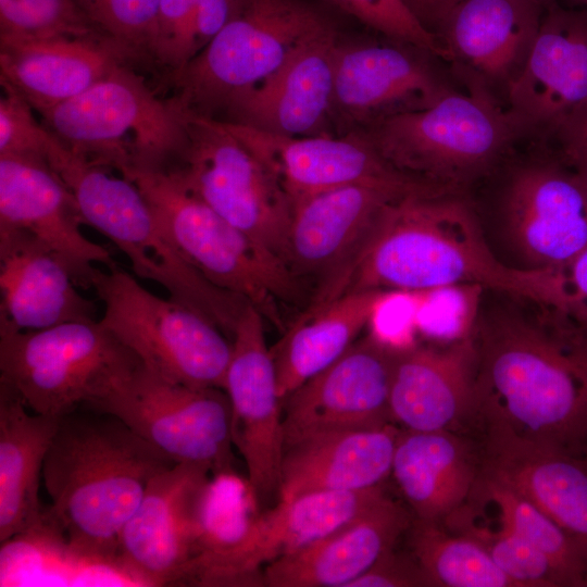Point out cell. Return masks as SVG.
I'll return each instance as SVG.
<instances>
[{
	"mask_svg": "<svg viewBox=\"0 0 587 587\" xmlns=\"http://www.w3.org/2000/svg\"><path fill=\"white\" fill-rule=\"evenodd\" d=\"M478 285L566 314L563 271L515 268L498 261L461 192L407 195L391 202L357 255L315 294L321 309L363 290L424 292Z\"/></svg>",
	"mask_w": 587,
	"mask_h": 587,
	"instance_id": "6da1fadb",
	"label": "cell"
},
{
	"mask_svg": "<svg viewBox=\"0 0 587 587\" xmlns=\"http://www.w3.org/2000/svg\"><path fill=\"white\" fill-rule=\"evenodd\" d=\"M477 320L475 415L534 442L587 457V352L550 309Z\"/></svg>",
	"mask_w": 587,
	"mask_h": 587,
	"instance_id": "7a4b0ae2",
	"label": "cell"
},
{
	"mask_svg": "<svg viewBox=\"0 0 587 587\" xmlns=\"http://www.w3.org/2000/svg\"><path fill=\"white\" fill-rule=\"evenodd\" d=\"M175 463L113 414L79 408L62 416L42 479L47 516L68 552L116 563L123 527L151 480Z\"/></svg>",
	"mask_w": 587,
	"mask_h": 587,
	"instance_id": "3957f363",
	"label": "cell"
},
{
	"mask_svg": "<svg viewBox=\"0 0 587 587\" xmlns=\"http://www.w3.org/2000/svg\"><path fill=\"white\" fill-rule=\"evenodd\" d=\"M46 161L73 193L85 224L128 258L137 277L162 286L171 299L202 314L232 338L249 302L210 283L180 254L134 182L70 149L53 134Z\"/></svg>",
	"mask_w": 587,
	"mask_h": 587,
	"instance_id": "277c9868",
	"label": "cell"
},
{
	"mask_svg": "<svg viewBox=\"0 0 587 587\" xmlns=\"http://www.w3.org/2000/svg\"><path fill=\"white\" fill-rule=\"evenodd\" d=\"M433 105L386 118L363 132L396 168L461 192L503 161L523 130L496 96L464 84Z\"/></svg>",
	"mask_w": 587,
	"mask_h": 587,
	"instance_id": "5b68a950",
	"label": "cell"
},
{
	"mask_svg": "<svg viewBox=\"0 0 587 587\" xmlns=\"http://www.w3.org/2000/svg\"><path fill=\"white\" fill-rule=\"evenodd\" d=\"M315 0H235L211 42L164 77L165 100L184 115L222 120L228 108L271 76L309 35L336 17Z\"/></svg>",
	"mask_w": 587,
	"mask_h": 587,
	"instance_id": "8992f818",
	"label": "cell"
},
{
	"mask_svg": "<svg viewBox=\"0 0 587 587\" xmlns=\"http://www.w3.org/2000/svg\"><path fill=\"white\" fill-rule=\"evenodd\" d=\"M70 149L122 173L164 170L183 151L186 117L128 64L41 116Z\"/></svg>",
	"mask_w": 587,
	"mask_h": 587,
	"instance_id": "52a82bcc",
	"label": "cell"
},
{
	"mask_svg": "<svg viewBox=\"0 0 587 587\" xmlns=\"http://www.w3.org/2000/svg\"><path fill=\"white\" fill-rule=\"evenodd\" d=\"M134 182L180 254L210 283L253 304L280 326L278 304L300 296V280L163 170L129 167Z\"/></svg>",
	"mask_w": 587,
	"mask_h": 587,
	"instance_id": "ba28073f",
	"label": "cell"
},
{
	"mask_svg": "<svg viewBox=\"0 0 587 587\" xmlns=\"http://www.w3.org/2000/svg\"><path fill=\"white\" fill-rule=\"evenodd\" d=\"M141 364L99 320L0 328V382L37 414L62 417L99 400Z\"/></svg>",
	"mask_w": 587,
	"mask_h": 587,
	"instance_id": "9c48e42d",
	"label": "cell"
},
{
	"mask_svg": "<svg viewBox=\"0 0 587 587\" xmlns=\"http://www.w3.org/2000/svg\"><path fill=\"white\" fill-rule=\"evenodd\" d=\"M91 288L103 303L99 322L146 367L189 387L224 388L233 346L214 323L152 294L117 265L97 267Z\"/></svg>",
	"mask_w": 587,
	"mask_h": 587,
	"instance_id": "30bf717a",
	"label": "cell"
},
{
	"mask_svg": "<svg viewBox=\"0 0 587 587\" xmlns=\"http://www.w3.org/2000/svg\"><path fill=\"white\" fill-rule=\"evenodd\" d=\"M185 117L186 145L163 171L286 266L292 204L275 175L221 121Z\"/></svg>",
	"mask_w": 587,
	"mask_h": 587,
	"instance_id": "8fae6325",
	"label": "cell"
},
{
	"mask_svg": "<svg viewBox=\"0 0 587 587\" xmlns=\"http://www.w3.org/2000/svg\"><path fill=\"white\" fill-rule=\"evenodd\" d=\"M122 420L175 462L207 465L230 474L232 410L221 388H193L155 374L143 364L104 397L87 405Z\"/></svg>",
	"mask_w": 587,
	"mask_h": 587,
	"instance_id": "7c38bea8",
	"label": "cell"
},
{
	"mask_svg": "<svg viewBox=\"0 0 587 587\" xmlns=\"http://www.w3.org/2000/svg\"><path fill=\"white\" fill-rule=\"evenodd\" d=\"M429 51L409 42L345 35L335 53L330 122L335 136L426 109L457 89Z\"/></svg>",
	"mask_w": 587,
	"mask_h": 587,
	"instance_id": "4fadbf2b",
	"label": "cell"
},
{
	"mask_svg": "<svg viewBox=\"0 0 587 587\" xmlns=\"http://www.w3.org/2000/svg\"><path fill=\"white\" fill-rule=\"evenodd\" d=\"M539 143L509 168L498 212L528 268L564 271L587 247V178L552 143Z\"/></svg>",
	"mask_w": 587,
	"mask_h": 587,
	"instance_id": "5bb4252c",
	"label": "cell"
},
{
	"mask_svg": "<svg viewBox=\"0 0 587 587\" xmlns=\"http://www.w3.org/2000/svg\"><path fill=\"white\" fill-rule=\"evenodd\" d=\"M210 473L177 462L157 475L120 534L116 563L151 584L190 579L205 550Z\"/></svg>",
	"mask_w": 587,
	"mask_h": 587,
	"instance_id": "9a60e30c",
	"label": "cell"
},
{
	"mask_svg": "<svg viewBox=\"0 0 587 587\" xmlns=\"http://www.w3.org/2000/svg\"><path fill=\"white\" fill-rule=\"evenodd\" d=\"M385 496L380 485L361 490H319L277 501L249 521L230 544L203 553L191 580L210 586L263 585L261 566L317 541Z\"/></svg>",
	"mask_w": 587,
	"mask_h": 587,
	"instance_id": "2e32d148",
	"label": "cell"
},
{
	"mask_svg": "<svg viewBox=\"0 0 587 587\" xmlns=\"http://www.w3.org/2000/svg\"><path fill=\"white\" fill-rule=\"evenodd\" d=\"M264 321L253 304L242 310L223 388L230 403L233 445L245 461L255 503L277 498L284 453L283 399Z\"/></svg>",
	"mask_w": 587,
	"mask_h": 587,
	"instance_id": "e0dca14e",
	"label": "cell"
},
{
	"mask_svg": "<svg viewBox=\"0 0 587 587\" xmlns=\"http://www.w3.org/2000/svg\"><path fill=\"white\" fill-rule=\"evenodd\" d=\"M504 105L525 138L542 141L587 110V10L557 4L545 12Z\"/></svg>",
	"mask_w": 587,
	"mask_h": 587,
	"instance_id": "ac0fdd59",
	"label": "cell"
},
{
	"mask_svg": "<svg viewBox=\"0 0 587 587\" xmlns=\"http://www.w3.org/2000/svg\"><path fill=\"white\" fill-rule=\"evenodd\" d=\"M395 351L370 333L283 400L284 447L313 434L390 424Z\"/></svg>",
	"mask_w": 587,
	"mask_h": 587,
	"instance_id": "d6986e66",
	"label": "cell"
},
{
	"mask_svg": "<svg viewBox=\"0 0 587 587\" xmlns=\"http://www.w3.org/2000/svg\"><path fill=\"white\" fill-rule=\"evenodd\" d=\"M275 175L291 204L333 188L372 183L412 190H445L390 164L363 136L287 137L221 121Z\"/></svg>",
	"mask_w": 587,
	"mask_h": 587,
	"instance_id": "ffe728a7",
	"label": "cell"
},
{
	"mask_svg": "<svg viewBox=\"0 0 587 587\" xmlns=\"http://www.w3.org/2000/svg\"><path fill=\"white\" fill-rule=\"evenodd\" d=\"M433 191L361 183L295 201L285 246L286 266L298 280L316 279L320 288L357 255L391 202Z\"/></svg>",
	"mask_w": 587,
	"mask_h": 587,
	"instance_id": "44dd1931",
	"label": "cell"
},
{
	"mask_svg": "<svg viewBox=\"0 0 587 587\" xmlns=\"http://www.w3.org/2000/svg\"><path fill=\"white\" fill-rule=\"evenodd\" d=\"M337 18L304 38L265 80L235 101L222 120L287 136H335L330 122Z\"/></svg>",
	"mask_w": 587,
	"mask_h": 587,
	"instance_id": "7402d4cb",
	"label": "cell"
},
{
	"mask_svg": "<svg viewBox=\"0 0 587 587\" xmlns=\"http://www.w3.org/2000/svg\"><path fill=\"white\" fill-rule=\"evenodd\" d=\"M78 204L46 159L0 155V229H23L50 247L76 284L91 288L97 264L116 266L111 252L88 239Z\"/></svg>",
	"mask_w": 587,
	"mask_h": 587,
	"instance_id": "603a6c76",
	"label": "cell"
},
{
	"mask_svg": "<svg viewBox=\"0 0 587 587\" xmlns=\"http://www.w3.org/2000/svg\"><path fill=\"white\" fill-rule=\"evenodd\" d=\"M545 12L533 0H461L437 33L453 75L463 85L504 97L527 60Z\"/></svg>",
	"mask_w": 587,
	"mask_h": 587,
	"instance_id": "cb8c5ba5",
	"label": "cell"
},
{
	"mask_svg": "<svg viewBox=\"0 0 587 587\" xmlns=\"http://www.w3.org/2000/svg\"><path fill=\"white\" fill-rule=\"evenodd\" d=\"M485 426L480 474L527 499L587 548V457Z\"/></svg>",
	"mask_w": 587,
	"mask_h": 587,
	"instance_id": "d4e9b609",
	"label": "cell"
},
{
	"mask_svg": "<svg viewBox=\"0 0 587 587\" xmlns=\"http://www.w3.org/2000/svg\"><path fill=\"white\" fill-rule=\"evenodd\" d=\"M477 353L472 335L442 347L398 351L390 383V419L401 429L451 430L475 415Z\"/></svg>",
	"mask_w": 587,
	"mask_h": 587,
	"instance_id": "484cf974",
	"label": "cell"
},
{
	"mask_svg": "<svg viewBox=\"0 0 587 587\" xmlns=\"http://www.w3.org/2000/svg\"><path fill=\"white\" fill-rule=\"evenodd\" d=\"M62 259L23 229H0V328L30 332L97 321Z\"/></svg>",
	"mask_w": 587,
	"mask_h": 587,
	"instance_id": "4316f807",
	"label": "cell"
},
{
	"mask_svg": "<svg viewBox=\"0 0 587 587\" xmlns=\"http://www.w3.org/2000/svg\"><path fill=\"white\" fill-rule=\"evenodd\" d=\"M401 428L328 430L284 447L277 501L319 490H361L380 486L391 474Z\"/></svg>",
	"mask_w": 587,
	"mask_h": 587,
	"instance_id": "83f0119b",
	"label": "cell"
},
{
	"mask_svg": "<svg viewBox=\"0 0 587 587\" xmlns=\"http://www.w3.org/2000/svg\"><path fill=\"white\" fill-rule=\"evenodd\" d=\"M411 524L407 510L385 496L325 537L265 565L263 586L349 587Z\"/></svg>",
	"mask_w": 587,
	"mask_h": 587,
	"instance_id": "f1b7e54d",
	"label": "cell"
},
{
	"mask_svg": "<svg viewBox=\"0 0 587 587\" xmlns=\"http://www.w3.org/2000/svg\"><path fill=\"white\" fill-rule=\"evenodd\" d=\"M121 64L130 65L108 40L0 43V78L41 116L83 93Z\"/></svg>",
	"mask_w": 587,
	"mask_h": 587,
	"instance_id": "f546056e",
	"label": "cell"
},
{
	"mask_svg": "<svg viewBox=\"0 0 587 587\" xmlns=\"http://www.w3.org/2000/svg\"><path fill=\"white\" fill-rule=\"evenodd\" d=\"M390 475L416 520L442 523L471 499L480 467L451 430L401 429Z\"/></svg>",
	"mask_w": 587,
	"mask_h": 587,
	"instance_id": "4dcf8cb0",
	"label": "cell"
},
{
	"mask_svg": "<svg viewBox=\"0 0 587 587\" xmlns=\"http://www.w3.org/2000/svg\"><path fill=\"white\" fill-rule=\"evenodd\" d=\"M61 417L29 413L20 395L0 382V542L35 530L47 520L40 476Z\"/></svg>",
	"mask_w": 587,
	"mask_h": 587,
	"instance_id": "1f68e13d",
	"label": "cell"
},
{
	"mask_svg": "<svg viewBox=\"0 0 587 587\" xmlns=\"http://www.w3.org/2000/svg\"><path fill=\"white\" fill-rule=\"evenodd\" d=\"M385 291L348 294L296 321L276 348L271 349L283 400L357 341Z\"/></svg>",
	"mask_w": 587,
	"mask_h": 587,
	"instance_id": "d6a6232c",
	"label": "cell"
},
{
	"mask_svg": "<svg viewBox=\"0 0 587 587\" xmlns=\"http://www.w3.org/2000/svg\"><path fill=\"white\" fill-rule=\"evenodd\" d=\"M409 529L411 554L427 586L515 587L473 539L416 519Z\"/></svg>",
	"mask_w": 587,
	"mask_h": 587,
	"instance_id": "836d02e7",
	"label": "cell"
},
{
	"mask_svg": "<svg viewBox=\"0 0 587 587\" xmlns=\"http://www.w3.org/2000/svg\"><path fill=\"white\" fill-rule=\"evenodd\" d=\"M474 494L497 508L498 525L547 557L569 587H587V548L527 499L480 474Z\"/></svg>",
	"mask_w": 587,
	"mask_h": 587,
	"instance_id": "e575fe53",
	"label": "cell"
},
{
	"mask_svg": "<svg viewBox=\"0 0 587 587\" xmlns=\"http://www.w3.org/2000/svg\"><path fill=\"white\" fill-rule=\"evenodd\" d=\"M78 38L111 41L79 0H0V43Z\"/></svg>",
	"mask_w": 587,
	"mask_h": 587,
	"instance_id": "d590c367",
	"label": "cell"
},
{
	"mask_svg": "<svg viewBox=\"0 0 587 587\" xmlns=\"http://www.w3.org/2000/svg\"><path fill=\"white\" fill-rule=\"evenodd\" d=\"M444 523L454 533L476 541L515 587H569L552 562L510 530L478 524L462 505Z\"/></svg>",
	"mask_w": 587,
	"mask_h": 587,
	"instance_id": "8d00e7d4",
	"label": "cell"
},
{
	"mask_svg": "<svg viewBox=\"0 0 587 587\" xmlns=\"http://www.w3.org/2000/svg\"><path fill=\"white\" fill-rule=\"evenodd\" d=\"M99 28L134 66L157 68L160 0H79Z\"/></svg>",
	"mask_w": 587,
	"mask_h": 587,
	"instance_id": "74e56055",
	"label": "cell"
},
{
	"mask_svg": "<svg viewBox=\"0 0 587 587\" xmlns=\"http://www.w3.org/2000/svg\"><path fill=\"white\" fill-rule=\"evenodd\" d=\"M478 285L417 292L416 330L442 345L472 335L476 325Z\"/></svg>",
	"mask_w": 587,
	"mask_h": 587,
	"instance_id": "f35d334b",
	"label": "cell"
},
{
	"mask_svg": "<svg viewBox=\"0 0 587 587\" xmlns=\"http://www.w3.org/2000/svg\"><path fill=\"white\" fill-rule=\"evenodd\" d=\"M378 35L423 48L440 60L447 54L438 38L425 29L402 0H324Z\"/></svg>",
	"mask_w": 587,
	"mask_h": 587,
	"instance_id": "ab89813d",
	"label": "cell"
},
{
	"mask_svg": "<svg viewBox=\"0 0 587 587\" xmlns=\"http://www.w3.org/2000/svg\"><path fill=\"white\" fill-rule=\"evenodd\" d=\"M0 155L45 159L49 132L34 116V109L9 83L0 78Z\"/></svg>",
	"mask_w": 587,
	"mask_h": 587,
	"instance_id": "60d3db41",
	"label": "cell"
},
{
	"mask_svg": "<svg viewBox=\"0 0 587 587\" xmlns=\"http://www.w3.org/2000/svg\"><path fill=\"white\" fill-rule=\"evenodd\" d=\"M417 292L388 290L369 323L370 334L384 346L403 351L416 345Z\"/></svg>",
	"mask_w": 587,
	"mask_h": 587,
	"instance_id": "b9f144b4",
	"label": "cell"
},
{
	"mask_svg": "<svg viewBox=\"0 0 587 587\" xmlns=\"http://www.w3.org/2000/svg\"><path fill=\"white\" fill-rule=\"evenodd\" d=\"M197 0H160L157 70L163 77L187 63V35Z\"/></svg>",
	"mask_w": 587,
	"mask_h": 587,
	"instance_id": "7bdbcfd3",
	"label": "cell"
},
{
	"mask_svg": "<svg viewBox=\"0 0 587 587\" xmlns=\"http://www.w3.org/2000/svg\"><path fill=\"white\" fill-rule=\"evenodd\" d=\"M427 586L425 576L410 553L395 548L384 553L371 567L355 578L349 587H413Z\"/></svg>",
	"mask_w": 587,
	"mask_h": 587,
	"instance_id": "ee69618b",
	"label": "cell"
},
{
	"mask_svg": "<svg viewBox=\"0 0 587 587\" xmlns=\"http://www.w3.org/2000/svg\"><path fill=\"white\" fill-rule=\"evenodd\" d=\"M234 4L235 0H197L187 35V63L226 25Z\"/></svg>",
	"mask_w": 587,
	"mask_h": 587,
	"instance_id": "f6af8a7d",
	"label": "cell"
},
{
	"mask_svg": "<svg viewBox=\"0 0 587 587\" xmlns=\"http://www.w3.org/2000/svg\"><path fill=\"white\" fill-rule=\"evenodd\" d=\"M548 142L587 178V110L561 128Z\"/></svg>",
	"mask_w": 587,
	"mask_h": 587,
	"instance_id": "bcb514c9",
	"label": "cell"
},
{
	"mask_svg": "<svg viewBox=\"0 0 587 587\" xmlns=\"http://www.w3.org/2000/svg\"><path fill=\"white\" fill-rule=\"evenodd\" d=\"M565 289L572 316L587 309V247L564 268Z\"/></svg>",
	"mask_w": 587,
	"mask_h": 587,
	"instance_id": "7dc6e473",
	"label": "cell"
},
{
	"mask_svg": "<svg viewBox=\"0 0 587 587\" xmlns=\"http://www.w3.org/2000/svg\"><path fill=\"white\" fill-rule=\"evenodd\" d=\"M405 7L429 33H437L448 13L461 0H402Z\"/></svg>",
	"mask_w": 587,
	"mask_h": 587,
	"instance_id": "c3c4849f",
	"label": "cell"
},
{
	"mask_svg": "<svg viewBox=\"0 0 587 587\" xmlns=\"http://www.w3.org/2000/svg\"><path fill=\"white\" fill-rule=\"evenodd\" d=\"M562 317L575 340L587 352V309L575 315Z\"/></svg>",
	"mask_w": 587,
	"mask_h": 587,
	"instance_id": "681fc988",
	"label": "cell"
},
{
	"mask_svg": "<svg viewBox=\"0 0 587 587\" xmlns=\"http://www.w3.org/2000/svg\"><path fill=\"white\" fill-rule=\"evenodd\" d=\"M536 3H538L545 11H548L549 9L555 7L557 0H533Z\"/></svg>",
	"mask_w": 587,
	"mask_h": 587,
	"instance_id": "f907efd6",
	"label": "cell"
},
{
	"mask_svg": "<svg viewBox=\"0 0 587 587\" xmlns=\"http://www.w3.org/2000/svg\"><path fill=\"white\" fill-rule=\"evenodd\" d=\"M572 2L578 8L587 10V0H572Z\"/></svg>",
	"mask_w": 587,
	"mask_h": 587,
	"instance_id": "816d5d0a",
	"label": "cell"
}]
</instances>
